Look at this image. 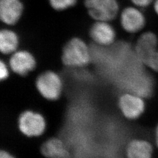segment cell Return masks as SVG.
Wrapping results in <instances>:
<instances>
[{"label": "cell", "mask_w": 158, "mask_h": 158, "mask_svg": "<svg viewBox=\"0 0 158 158\" xmlns=\"http://www.w3.org/2000/svg\"><path fill=\"white\" fill-rule=\"evenodd\" d=\"M49 2L55 11H62L75 6L77 0H49Z\"/></svg>", "instance_id": "14"}, {"label": "cell", "mask_w": 158, "mask_h": 158, "mask_svg": "<svg viewBox=\"0 0 158 158\" xmlns=\"http://www.w3.org/2000/svg\"><path fill=\"white\" fill-rule=\"evenodd\" d=\"M9 66L14 73L23 76L35 69L36 60L34 55L29 51L17 50L11 54Z\"/></svg>", "instance_id": "6"}, {"label": "cell", "mask_w": 158, "mask_h": 158, "mask_svg": "<svg viewBox=\"0 0 158 158\" xmlns=\"http://www.w3.org/2000/svg\"><path fill=\"white\" fill-rule=\"evenodd\" d=\"M153 0H131L134 4L139 7H145L149 6Z\"/></svg>", "instance_id": "17"}, {"label": "cell", "mask_w": 158, "mask_h": 158, "mask_svg": "<svg viewBox=\"0 0 158 158\" xmlns=\"http://www.w3.org/2000/svg\"><path fill=\"white\" fill-rule=\"evenodd\" d=\"M89 35L97 45L108 46L114 43L116 34L109 22L96 21L91 27Z\"/></svg>", "instance_id": "8"}, {"label": "cell", "mask_w": 158, "mask_h": 158, "mask_svg": "<svg viewBox=\"0 0 158 158\" xmlns=\"http://www.w3.org/2000/svg\"><path fill=\"white\" fill-rule=\"evenodd\" d=\"M154 9L156 12L158 14V0H156L154 4Z\"/></svg>", "instance_id": "20"}, {"label": "cell", "mask_w": 158, "mask_h": 158, "mask_svg": "<svg viewBox=\"0 0 158 158\" xmlns=\"http://www.w3.org/2000/svg\"><path fill=\"white\" fill-rule=\"evenodd\" d=\"M40 152L46 158H70L64 144L58 138H51L45 142L40 148Z\"/></svg>", "instance_id": "11"}, {"label": "cell", "mask_w": 158, "mask_h": 158, "mask_svg": "<svg viewBox=\"0 0 158 158\" xmlns=\"http://www.w3.org/2000/svg\"><path fill=\"white\" fill-rule=\"evenodd\" d=\"M119 108L126 118L135 119L145 111V104L142 97L133 93H127L119 97Z\"/></svg>", "instance_id": "5"}, {"label": "cell", "mask_w": 158, "mask_h": 158, "mask_svg": "<svg viewBox=\"0 0 158 158\" xmlns=\"http://www.w3.org/2000/svg\"><path fill=\"white\" fill-rule=\"evenodd\" d=\"M9 69L6 62L3 60L0 62V79L1 80H5L9 76Z\"/></svg>", "instance_id": "16"}, {"label": "cell", "mask_w": 158, "mask_h": 158, "mask_svg": "<svg viewBox=\"0 0 158 158\" xmlns=\"http://www.w3.org/2000/svg\"><path fill=\"white\" fill-rule=\"evenodd\" d=\"M35 85L40 94L49 100H57L62 90V81L60 76L51 70L40 74L36 79Z\"/></svg>", "instance_id": "3"}, {"label": "cell", "mask_w": 158, "mask_h": 158, "mask_svg": "<svg viewBox=\"0 0 158 158\" xmlns=\"http://www.w3.org/2000/svg\"><path fill=\"white\" fill-rule=\"evenodd\" d=\"M19 45V36L15 31L8 29L1 31L0 51L3 55H11L17 51Z\"/></svg>", "instance_id": "13"}, {"label": "cell", "mask_w": 158, "mask_h": 158, "mask_svg": "<svg viewBox=\"0 0 158 158\" xmlns=\"http://www.w3.org/2000/svg\"><path fill=\"white\" fill-rule=\"evenodd\" d=\"M85 6L89 17L95 21H111L119 11L117 0H85Z\"/></svg>", "instance_id": "2"}, {"label": "cell", "mask_w": 158, "mask_h": 158, "mask_svg": "<svg viewBox=\"0 0 158 158\" xmlns=\"http://www.w3.org/2000/svg\"><path fill=\"white\" fill-rule=\"evenodd\" d=\"M152 145L143 139L131 141L126 148L127 158H152Z\"/></svg>", "instance_id": "12"}, {"label": "cell", "mask_w": 158, "mask_h": 158, "mask_svg": "<svg viewBox=\"0 0 158 158\" xmlns=\"http://www.w3.org/2000/svg\"><path fill=\"white\" fill-rule=\"evenodd\" d=\"M147 66H149L153 70L158 72V51H156L150 59L147 62Z\"/></svg>", "instance_id": "15"}, {"label": "cell", "mask_w": 158, "mask_h": 158, "mask_svg": "<svg viewBox=\"0 0 158 158\" xmlns=\"http://www.w3.org/2000/svg\"><path fill=\"white\" fill-rule=\"evenodd\" d=\"M91 52L84 40L73 37L68 40L62 51L63 64L69 68H83L91 61Z\"/></svg>", "instance_id": "1"}, {"label": "cell", "mask_w": 158, "mask_h": 158, "mask_svg": "<svg viewBox=\"0 0 158 158\" xmlns=\"http://www.w3.org/2000/svg\"><path fill=\"white\" fill-rule=\"evenodd\" d=\"M155 141H156V145L158 148V127H156V131H155Z\"/></svg>", "instance_id": "19"}, {"label": "cell", "mask_w": 158, "mask_h": 158, "mask_svg": "<svg viewBox=\"0 0 158 158\" xmlns=\"http://www.w3.org/2000/svg\"><path fill=\"white\" fill-rule=\"evenodd\" d=\"M18 127L20 131L27 136H38L45 130V121L40 114L25 111L19 117Z\"/></svg>", "instance_id": "4"}, {"label": "cell", "mask_w": 158, "mask_h": 158, "mask_svg": "<svg viewBox=\"0 0 158 158\" xmlns=\"http://www.w3.org/2000/svg\"><path fill=\"white\" fill-rule=\"evenodd\" d=\"M120 23L125 31L129 33H136L143 28L145 19L138 9L134 7H128L122 12Z\"/></svg>", "instance_id": "9"}, {"label": "cell", "mask_w": 158, "mask_h": 158, "mask_svg": "<svg viewBox=\"0 0 158 158\" xmlns=\"http://www.w3.org/2000/svg\"><path fill=\"white\" fill-rule=\"evenodd\" d=\"M23 10L21 0H0V18L6 25L17 24L23 16Z\"/></svg>", "instance_id": "7"}, {"label": "cell", "mask_w": 158, "mask_h": 158, "mask_svg": "<svg viewBox=\"0 0 158 158\" xmlns=\"http://www.w3.org/2000/svg\"><path fill=\"white\" fill-rule=\"evenodd\" d=\"M157 45L158 39L155 34L149 32L142 34L136 44V55L139 60L146 64L157 51Z\"/></svg>", "instance_id": "10"}, {"label": "cell", "mask_w": 158, "mask_h": 158, "mask_svg": "<svg viewBox=\"0 0 158 158\" xmlns=\"http://www.w3.org/2000/svg\"><path fill=\"white\" fill-rule=\"evenodd\" d=\"M0 158H15L14 156H13L12 155H11L10 153L5 151H2L0 152Z\"/></svg>", "instance_id": "18"}]
</instances>
